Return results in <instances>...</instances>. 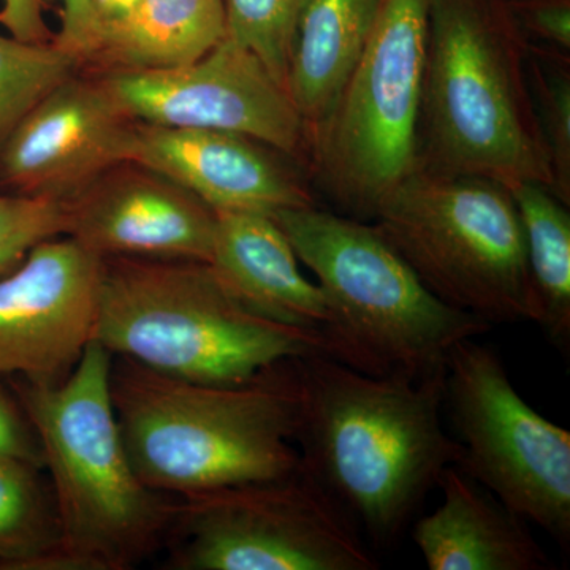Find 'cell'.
<instances>
[{"label":"cell","instance_id":"4fadbf2b","mask_svg":"<svg viewBox=\"0 0 570 570\" xmlns=\"http://www.w3.org/2000/svg\"><path fill=\"white\" fill-rule=\"evenodd\" d=\"M137 121L100 80L77 73L52 89L0 149V193L67 202L118 165L132 163Z\"/></svg>","mask_w":570,"mask_h":570},{"label":"cell","instance_id":"9c48e42d","mask_svg":"<svg viewBox=\"0 0 570 570\" xmlns=\"http://www.w3.org/2000/svg\"><path fill=\"white\" fill-rule=\"evenodd\" d=\"M178 570H376L362 532L299 466L284 478L184 498L171 521Z\"/></svg>","mask_w":570,"mask_h":570},{"label":"cell","instance_id":"ba28073f","mask_svg":"<svg viewBox=\"0 0 570 570\" xmlns=\"http://www.w3.org/2000/svg\"><path fill=\"white\" fill-rule=\"evenodd\" d=\"M430 0H379L373 31L324 122L311 132L325 189L373 217L419 167Z\"/></svg>","mask_w":570,"mask_h":570},{"label":"cell","instance_id":"8992f818","mask_svg":"<svg viewBox=\"0 0 570 570\" xmlns=\"http://www.w3.org/2000/svg\"><path fill=\"white\" fill-rule=\"evenodd\" d=\"M272 217L324 292V333L337 362L371 376L420 379L444 370L461 341L490 332L439 299L376 224L317 206Z\"/></svg>","mask_w":570,"mask_h":570},{"label":"cell","instance_id":"8fae6325","mask_svg":"<svg viewBox=\"0 0 570 570\" xmlns=\"http://www.w3.org/2000/svg\"><path fill=\"white\" fill-rule=\"evenodd\" d=\"M102 81L137 122L245 135L291 157L311 145L284 86L253 52L225 39L187 66L111 70Z\"/></svg>","mask_w":570,"mask_h":570},{"label":"cell","instance_id":"d6986e66","mask_svg":"<svg viewBox=\"0 0 570 570\" xmlns=\"http://www.w3.org/2000/svg\"><path fill=\"white\" fill-rule=\"evenodd\" d=\"M224 37V0H140L105 26L92 59L111 70L174 69L204 58Z\"/></svg>","mask_w":570,"mask_h":570},{"label":"cell","instance_id":"484cf974","mask_svg":"<svg viewBox=\"0 0 570 570\" xmlns=\"http://www.w3.org/2000/svg\"><path fill=\"white\" fill-rule=\"evenodd\" d=\"M523 36L546 43L549 50L569 56L570 0H519L509 2Z\"/></svg>","mask_w":570,"mask_h":570},{"label":"cell","instance_id":"9a60e30c","mask_svg":"<svg viewBox=\"0 0 570 570\" xmlns=\"http://www.w3.org/2000/svg\"><path fill=\"white\" fill-rule=\"evenodd\" d=\"M276 149L245 135L137 122L134 160L216 213L273 214L316 206Z\"/></svg>","mask_w":570,"mask_h":570},{"label":"cell","instance_id":"4316f807","mask_svg":"<svg viewBox=\"0 0 570 570\" xmlns=\"http://www.w3.org/2000/svg\"><path fill=\"white\" fill-rule=\"evenodd\" d=\"M47 2L61 6V29L55 33L52 41L81 62L91 61L99 50L102 32L92 0H45Z\"/></svg>","mask_w":570,"mask_h":570},{"label":"cell","instance_id":"ffe728a7","mask_svg":"<svg viewBox=\"0 0 570 570\" xmlns=\"http://www.w3.org/2000/svg\"><path fill=\"white\" fill-rule=\"evenodd\" d=\"M527 243L528 269L534 292L535 324L551 343L568 351L570 343L569 206L538 183L509 186Z\"/></svg>","mask_w":570,"mask_h":570},{"label":"cell","instance_id":"603a6c76","mask_svg":"<svg viewBox=\"0 0 570 570\" xmlns=\"http://www.w3.org/2000/svg\"><path fill=\"white\" fill-rule=\"evenodd\" d=\"M307 3L309 0H224V39L253 52L285 88Z\"/></svg>","mask_w":570,"mask_h":570},{"label":"cell","instance_id":"83f0119b","mask_svg":"<svg viewBox=\"0 0 570 570\" xmlns=\"http://www.w3.org/2000/svg\"><path fill=\"white\" fill-rule=\"evenodd\" d=\"M0 455L20 456L43 466L39 441L31 423L26 417L17 396H11L2 384H0Z\"/></svg>","mask_w":570,"mask_h":570},{"label":"cell","instance_id":"3957f363","mask_svg":"<svg viewBox=\"0 0 570 570\" xmlns=\"http://www.w3.org/2000/svg\"><path fill=\"white\" fill-rule=\"evenodd\" d=\"M505 0H430L417 170L513 186L554 179Z\"/></svg>","mask_w":570,"mask_h":570},{"label":"cell","instance_id":"277c9868","mask_svg":"<svg viewBox=\"0 0 570 570\" xmlns=\"http://www.w3.org/2000/svg\"><path fill=\"white\" fill-rule=\"evenodd\" d=\"M112 358L92 341L59 384L11 381L61 524V549L40 570L129 569L167 538L178 510L130 463L112 406Z\"/></svg>","mask_w":570,"mask_h":570},{"label":"cell","instance_id":"f1b7e54d","mask_svg":"<svg viewBox=\"0 0 570 570\" xmlns=\"http://www.w3.org/2000/svg\"><path fill=\"white\" fill-rule=\"evenodd\" d=\"M0 26L14 39L31 43L55 39L45 20V0H0Z\"/></svg>","mask_w":570,"mask_h":570},{"label":"cell","instance_id":"7c38bea8","mask_svg":"<svg viewBox=\"0 0 570 570\" xmlns=\"http://www.w3.org/2000/svg\"><path fill=\"white\" fill-rule=\"evenodd\" d=\"M104 258L47 239L0 275V379L59 384L92 343Z\"/></svg>","mask_w":570,"mask_h":570},{"label":"cell","instance_id":"44dd1931","mask_svg":"<svg viewBox=\"0 0 570 570\" xmlns=\"http://www.w3.org/2000/svg\"><path fill=\"white\" fill-rule=\"evenodd\" d=\"M40 464L0 455V568L39 570L61 549V524Z\"/></svg>","mask_w":570,"mask_h":570},{"label":"cell","instance_id":"e0dca14e","mask_svg":"<svg viewBox=\"0 0 570 570\" xmlns=\"http://www.w3.org/2000/svg\"><path fill=\"white\" fill-rule=\"evenodd\" d=\"M217 214L208 264L247 307L269 321L324 332L330 309L324 292L307 279L294 247L268 214Z\"/></svg>","mask_w":570,"mask_h":570},{"label":"cell","instance_id":"6da1fadb","mask_svg":"<svg viewBox=\"0 0 570 570\" xmlns=\"http://www.w3.org/2000/svg\"><path fill=\"white\" fill-rule=\"evenodd\" d=\"M299 373L303 468L371 549H390L442 472L463 456L442 423L445 367L420 379L371 376L309 355L299 358Z\"/></svg>","mask_w":570,"mask_h":570},{"label":"cell","instance_id":"2e32d148","mask_svg":"<svg viewBox=\"0 0 570 570\" xmlns=\"http://www.w3.org/2000/svg\"><path fill=\"white\" fill-rule=\"evenodd\" d=\"M444 501L415 521L412 539L430 570H547L551 568L528 521L505 508L461 469L438 483Z\"/></svg>","mask_w":570,"mask_h":570},{"label":"cell","instance_id":"7a4b0ae2","mask_svg":"<svg viewBox=\"0 0 570 570\" xmlns=\"http://www.w3.org/2000/svg\"><path fill=\"white\" fill-rule=\"evenodd\" d=\"M111 396L130 463L149 489L189 498L284 478L299 466V358L242 385L183 381L112 363Z\"/></svg>","mask_w":570,"mask_h":570},{"label":"cell","instance_id":"30bf717a","mask_svg":"<svg viewBox=\"0 0 570 570\" xmlns=\"http://www.w3.org/2000/svg\"><path fill=\"white\" fill-rule=\"evenodd\" d=\"M444 412L463 445L456 468L568 550L570 433L532 409L501 356L474 337L450 352Z\"/></svg>","mask_w":570,"mask_h":570},{"label":"cell","instance_id":"ac0fdd59","mask_svg":"<svg viewBox=\"0 0 570 570\" xmlns=\"http://www.w3.org/2000/svg\"><path fill=\"white\" fill-rule=\"evenodd\" d=\"M379 0H309L296 33L285 89L313 132L365 50Z\"/></svg>","mask_w":570,"mask_h":570},{"label":"cell","instance_id":"cb8c5ba5","mask_svg":"<svg viewBox=\"0 0 570 570\" xmlns=\"http://www.w3.org/2000/svg\"><path fill=\"white\" fill-rule=\"evenodd\" d=\"M528 81L540 132L549 154L554 195L570 205L569 56L528 43Z\"/></svg>","mask_w":570,"mask_h":570},{"label":"cell","instance_id":"7402d4cb","mask_svg":"<svg viewBox=\"0 0 570 570\" xmlns=\"http://www.w3.org/2000/svg\"><path fill=\"white\" fill-rule=\"evenodd\" d=\"M80 63L55 41L31 43L0 33V149L21 119Z\"/></svg>","mask_w":570,"mask_h":570},{"label":"cell","instance_id":"52a82bcc","mask_svg":"<svg viewBox=\"0 0 570 570\" xmlns=\"http://www.w3.org/2000/svg\"><path fill=\"white\" fill-rule=\"evenodd\" d=\"M374 219L442 302L491 326L535 322L523 225L504 184L415 170Z\"/></svg>","mask_w":570,"mask_h":570},{"label":"cell","instance_id":"d4e9b609","mask_svg":"<svg viewBox=\"0 0 570 570\" xmlns=\"http://www.w3.org/2000/svg\"><path fill=\"white\" fill-rule=\"evenodd\" d=\"M66 230L63 202L0 193V275L13 269L33 247Z\"/></svg>","mask_w":570,"mask_h":570},{"label":"cell","instance_id":"f546056e","mask_svg":"<svg viewBox=\"0 0 570 570\" xmlns=\"http://www.w3.org/2000/svg\"><path fill=\"white\" fill-rule=\"evenodd\" d=\"M138 3L140 0H92L94 11L102 29L112 22L121 21Z\"/></svg>","mask_w":570,"mask_h":570},{"label":"cell","instance_id":"5b68a950","mask_svg":"<svg viewBox=\"0 0 570 570\" xmlns=\"http://www.w3.org/2000/svg\"><path fill=\"white\" fill-rule=\"evenodd\" d=\"M92 341L164 376L209 385L246 384L288 358L332 356L324 332L261 316L195 261L104 258Z\"/></svg>","mask_w":570,"mask_h":570},{"label":"cell","instance_id":"5bb4252c","mask_svg":"<svg viewBox=\"0 0 570 570\" xmlns=\"http://www.w3.org/2000/svg\"><path fill=\"white\" fill-rule=\"evenodd\" d=\"M63 204L66 236L99 257L212 258L216 212L140 164L111 168Z\"/></svg>","mask_w":570,"mask_h":570}]
</instances>
